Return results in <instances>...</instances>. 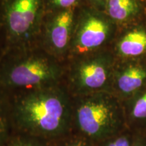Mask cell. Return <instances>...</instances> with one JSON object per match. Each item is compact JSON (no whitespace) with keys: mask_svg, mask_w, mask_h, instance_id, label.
Masks as SVG:
<instances>
[{"mask_svg":"<svg viewBox=\"0 0 146 146\" xmlns=\"http://www.w3.org/2000/svg\"><path fill=\"white\" fill-rule=\"evenodd\" d=\"M66 70L43 48L11 50L0 60V91L11 94L62 83Z\"/></svg>","mask_w":146,"mask_h":146,"instance_id":"2","label":"cell"},{"mask_svg":"<svg viewBox=\"0 0 146 146\" xmlns=\"http://www.w3.org/2000/svg\"><path fill=\"white\" fill-rule=\"evenodd\" d=\"M146 81V70L139 65H130L116 72L115 87L120 94L129 95L141 88Z\"/></svg>","mask_w":146,"mask_h":146,"instance_id":"8","label":"cell"},{"mask_svg":"<svg viewBox=\"0 0 146 146\" xmlns=\"http://www.w3.org/2000/svg\"><path fill=\"white\" fill-rule=\"evenodd\" d=\"M6 95L12 133L53 141L72 132V96L64 83Z\"/></svg>","mask_w":146,"mask_h":146,"instance_id":"1","label":"cell"},{"mask_svg":"<svg viewBox=\"0 0 146 146\" xmlns=\"http://www.w3.org/2000/svg\"><path fill=\"white\" fill-rule=\"evenodd\" d=\"M112 21L89 8L77 10L68 57L71 59L93 54L108 41L112 33Z\"/></svg>","mask_w":146,"mask_h":146,"instance_id":"6","label":"cell"},{"mask_svg":"<svg viewBox=\"0 0 146 146\" xmlns=\"http://www.w3.org/2000/svg\"><path fill=\"white\" fill-rule=\"evenodd\" d=\"M88 1L96 8L105 9L107 0H88Z\"/></svg>","mask_w":146,"mask_h":146,"instance_id":"17","label":"cell"},{"mask_svg":"<svg viewBox=\"0 0 146 146\" xmlns=\"http://www.w3.org/2000/svg\"><path fill=\"white\" fill-rule=\"evenodd\" d=\"M118 54L123 57H135L146 52V31L136 29L126 33L116 45Z\"/></svg>","mask_w":146,"mask_h":146,"instance_id":"9","label":"cell"},{"mask_svg":"<svg viewBox=\"0 0 146 146\" xmlns=\"http://www.w3.org/2000/svg\"><path fill=\"white\" fill-rule=\"evenodd\" d=\"M122 113L108 91L72 97V129L94 143L120 133Z\"/></svg>","mask_w":146,"mask_h":146,"instance_id":"3","label":"cell"},{"mask_svg":"<svg viewBox=\"0 0 146 146\" xmlns=\"http://www.w3.org/2000/svg\"><path fill=\"white\" fill-rule=\"evenodd\" d=\"M4 146H52V142L12 133Z\"/></svg>","mask_w":146,"mask_h":146,"instance_id":"12","label":"cell"},{"mask_svg":"<svg viewBox=\"0 0 146 146\" xmlns=\"http://www.w3.org/2000/svg\"><path fill=\"white\" fill-rule=\"evenodd\" d=\"M132 115L137 119L146 118V92L141 95L133 106Z\"/></svg>","mask_w":146,"mask_h":146,"instance_id":"16","label":"cell"},{"mask_svg":"<svg viewBox=\"0 0 146 146\" xmlns=\"http://www.w3.org/2000/svg\"><path fill=\"white\" fill-rule=\"evenodd\" d=\"M78 9L48 12L42 27V47L45 52L61 60L68 57Z\"/></svg>","mask_w":146,"mask_h":146,"instance_id":"7","label":"cell"},{"mask_svg":"<svg viewBox=\"0 0 146 146\" xmlns=\"http://www.w3.org/2000/svg\"><path fill=\"white\" fill-rule=\"evenodd\" d=\"M45 0H0V19L11 50L27 48L41 35Z\"/></svg>","mask_w":146,"mask_h":146,"instance_id":"4","label":"cell"},{"mask_svg":"<svg viewBox=\"0 0 146 146\" xmlns=\"http://www.w3.org/2000/svg\"><path fill=\"white\" fill-rule=\"evenodd\" d=\"M83 0H45L46 12H54L57 11L78 9L81 7Z\"/></svg>","mask_w":146,"mask_h":146,"instance_id":"14","label":"cell"},{"mask_svg":"<svg viewBox=\"0 0 146 146\" xmlns=\"http://www.w3.org/2000/svg\"><path fill=\"white\" fill-rule=\"evenodd\" d=\"M51 142L52 146H94L96 145L90 140L73 132Z\"/></svg>","mask_w":146,"mask_h":146,"instance_id":"13","label":"cell"},{"mask_svg":"<svg viewBox=\"0 0 146 146\" xmlns=\"http://www.w3.org/2000/svg\"><path fill=\"white\" fill-rule=\"evenodd\" d=\"M96 144L98 146H131L129 139L120 133Z\"/></svg>","mask_w":146,"mask_h":146,"instance_id":"15","label":"cell"},{"mask_svg":"<svg viewBox=\"0 0 146 146\" xmlns=\"http://www.w3.org/2000/svg\"><path fill=\"white\" fill-rule=\"evenodd\" d=\"M112 59L108 54H88L72 59L64 83L72 97L108 91L112 79Z\"/></svg>","mask_w":146,"mask_h":146,"instance_id":"5","label":"cell"},{"mask_svg":"<svg viewBox=\"0 0 146 146\" xmlns=\"http://www.w3.org/2000/svg\"><path fill=\"white\" fill-rule=\"evenodd\" d=\"M104 10L111 21L123 23L137 15L139 6L136 0H107Z\"/></svg>","mask_w":146,"mask_h":146,"instance_id":"10","label":"cell"},{"mask_svg":"<svg viewBox=\"0 0 146 146\" xmlns=\"http://www.w3.org/2000/svg\"><path fill=\"white\" fill-rule=\"evenodd\" d=\"M12 133L7 95L0 91V146H4Z\"/></svg>","mask_w":146,"mask_h":146,"instance_id":"11","label":"cell"}]
</instances>
